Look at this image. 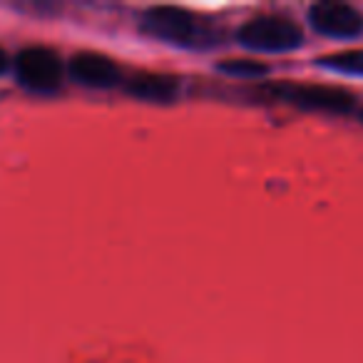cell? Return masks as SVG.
<instances>
[{
	"label": "cell",
	"instance_id": "1",
	"mask_svg": "<svg viewBox=\"0 0 363 363\" xmlns=\"http://www.w3.org/2000/svg\"><path fill=\"white\" fill-rule=\"evenodd\" d=\"M140 28L150 38L160 43L179 48H202L207 45V28L197 21L189 11L174 6H157L142 16Z\"/></svg>",
	"mask_w": 363,
	"mask_h": 363
},
{
	"label": "cell",
	"instance_id": "2",
	"mask_svg": "<svg viewBox=\"0 0 363 363\" xmlns=\"http://www.w3.org/2000/svg\"><path fill=\"white\" fill-rule=\"evenodd\" d=\"M237 43L254 52H289L301 45L303 35L291 18L262 16L252 18L239 28Z\"/></svg>",
	"mask_w": 363,
	"mask_h": 363
},
{
	"label": "cell",
	"instance_id": "3",
	"mask_svg": "<svg viewBox=\"0 0 363 363\" xmlns=\"http://www.w3.org/2000/svg\"><path fill=\"white\" fill-rule=\"evenodd\" d=\"M274 100L289 102L301 110L331 112V115H346L353 110V95L341 87L331 85H296V82H281L269 87Z\"/></svg>",
	"mask_w": 363,
	"mask_h": 363
},
{
	"label": "cell",
	"instance_id": "4",
	"mask_svg": "<svg viewBox=\"0 0 363 363\" xmlns=\"http://www.w3.org/2000/svg\"><path fill=\"white\" fill-rule=\"evenodd\" d=\"M16 75L23 87L38 95H50L60 90L62 82V62L55 50L50 48L33 45L18 52L16 57Z\"/></svg>",
	"mask_w": 363,
	"mask_h": 363
},
{
	"label": "cell",
	"instance_id": "5",
	"mask_svg": "<svg viewBox=\"0 0 363 363\" xmlns=\"http://www.w3.org/2000/svg\"><path fill=\"white\" fill-rule=\"evenodd\" d=\"M308 23L316 33L328 38H356L363 33V16L353 6L346 3H333V0H321L316 6L308 8Z\"/></svg>",
	"mask_w": 363,
	"mask_h": 363
},
{
	"label": "cell",
	"instance_id": "6",
	"mask_svg": "<svg viewBox=\"0 0 363 363\" xmlns=\"http://www.w3.org/2000/svg\"><path fill=\"white\" fill-rule=\"evenodd\" d=\"M70 77L77 85L92 87V90H107L122 82V70L112 57L100 52H77L67 65Z\"/></svg>",
	"mask_w": 363,
	"mask_h": 363
},
{
	"label": "cell",
	"instance_id": "7",
	"mask_svg": "<svg viewBox=\"0 0 363 363\" xmlns=\"http://www.w3.org/2000/svg\"><path fill=\"white\" fill-rule=\"evenodd\" d=\"M125 90L132 97L145 102H172L179 95V82L172 75H160V72H140L127 80Z\"/></svg>",
	"mask_w": 363,
	"mask_h": 363
},
{
	"label": "cell",
	"instance_id": "8",
	"mask_svg": "<svg viewBox=\"0 0 363 363\" xmlns=\"http://www.w3.org/2000/svg\"><path fill=\"white\" fill-rule=\"evenodd\" d=\"M318 65L328 67L333 72H343V75L363 77V50H346V52H333V55H323L318 57Z\"/></svg>",
	"mask_w": 363,
	"mask_h": 363
},
{
	"label": "cell",
	"instance_id": "9",
	"mask_svg": "<svg viewBox=\"0 0 363 363\" xmlns=\"http://www.w3.org/2000/svg\"><path fill=\"white\" fill-rule=\"evenodd\" d=\"M219 70L224 75H232V77H262L269 75V65L259 60H239V57H232V60H224L219 62Z\"/></svg>",
	"mask_w": 363,
	"mask_h": 363
},
{
	"label": "cell",
	"instance_id": "10",
	"mask_svg": "<svg viewBox=\"0 0 363 363\" xmlns=\"http://www.w3.org/2000/svg\"><path fill=\"white\" fill-rule=\"evenodd\" d=\"M8 70V55H6V50H0V75Z\"/></svg>",
	"mask_w": 363,
	"mask_h": 363
},
{
	"label": "cell",
	"instance_id": "11",
	"mask_svg": "<svg viewBox=\"0 0 363 363\" xmlns=\"http://www.w3.org/2000/svg\"><path fill=\"white\" fill-rule=\"evenodd\" d=\"M361 117H363V112H361Z\"/></svg>",
	"mask_w": 363,
	"mask_h": 363
}]
</instances>
